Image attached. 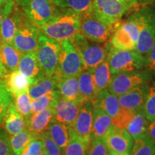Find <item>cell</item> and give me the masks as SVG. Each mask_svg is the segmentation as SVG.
I'll use <instances>...</instances> for the list:
<instances>
[{
	"instance_id": "6da1fadb",
	"label": "cell",
	"mask_w": 155,
	"mask_h": 155,
	"mask_svg": "<svg viewBox=\"0 0 155 155\" xmlns=\"http://www.w3.org/2000/svg\"><path fill=\"white\" fill-rule=\"evenodd\" d=\"M81 18L71 12L57 13L49 22L39 27L40 32L58 42L72 40L80 33Z\"/></svg>"
},
{
	"instance_id": "7a4b0ae2",
	"label": "cell",
	"mask_w": 155,
	"mask_h": 155,
	"mask_svg": "<svg viewBox=\"0 0 155 155\" xmlns=\"http://www.w3.org/2000/svg\"><path fill=\"white\" fill-rule=\"evenodd\" d=\"M112 75L121 72L141 71L147 68L148 59L136 50H124L111 46L107 58Z\"/></svg>"
},
{
	"instance_id": "3957f363",
	"label": "cell",
	"mask_w": 155,
	"mask_h": 155,
	"mask_svg": "<svg viewBox=\"0 0 155 155\" xmlns=\"http://www.w3.org/2000/svg\"><path fill=\"white\" fill-rule=\"evenodd\" d=\"M84 70L81 54L71 40L60 42L58 67L55 75L58 78L78 76Z\"/></svg>"
},
{
	"instance_id": "277c9868",
	"label": "cell",
	"mask_w": 155,
	"mask_h": 155,
	"mask_svg": "<svg viewBox=\"0 0 155 155\" xmlns=\"http://www.w3.org/2000/svg\"><path fill=\"white\" fill-rule=\"evenodd\" d=\"M71 41L74 43L81 54L84 69H94L105 61L111 48L109 44L90 41L81 32Z\"/></svg>"
},
{
	"instance_id": "5b68a950",
	"label": "cell",
	"mask_w": 155,
	"mask_h": 155,
	"mask_svg": "<svg viewBox=\"0 0 155 155\" xmlns=\"http://www.w3.org/2000/svg\"><path fill=\"white\" fill-rule=\"evenodd\" d=\"M136 15L139 19L140 32L135 50L147 57L155 40V7H143Z\"/></svg>"
},
{
	"instance_id": "8992f818",
	"label": "cell",
	"mask_w": 155,
	"mask_h": 155,
	"mask_svg": "<svg viewBox=\"0 0 155 155\" xmlns=\"http://www.w3.org/2000/svg\"><path fill=\"white\" fill-rule=\"evenodd\" d=\"M19 7L28 20L37 27L49 22L58 13L49 0H17Z\"/></svg>"
},
{
	"instance_id": "52a82bcc",
	"label": "cell",
	"mask_w": 155,
	"mask_h": 155,
	"mask_svg": "<svg viewBox=\"0 0 155 155\" xmlns=\"http://www.w3.org/2000/svg\"><path fill=\"white\" fill-rule=\"evenodd\" d=\"M59 51L60 42L48 38L40 32L35 52L44 75H55L58 67Z\"/></svg>"
},
{
	"instance_id": "ba28073f",
	"label": "cell",
	"mask_w": 155,
	"mask_h": 155,
	"mask_svg": "<svg viewBox=\"0 0 155 155\" xmlns=\"http://www.w3.org/2000/svg\"><path fill=\"white\" fill-rule=\"evenodd\" d=\"M150 79V74L144 71L118 73L111 76L107 89L112 94L119 97L136 87L147 84Z\"/></svg>"
},
{
	"instance_id": "9c48e42d",
	"label": "cell",
	"mask_w": 155,
	"mask_h": 155,
	"mask_svg": "<svg viewBox=\"0 0 155 155\" xmlns=\"http://www.w3.org/2000/svg\"><path fill=\"white\" fill-rule=\"evenodd\" d=\"M129 9L122 0H94L92 12L115 30L116 24Z\"/></svg>"
},
{
	"instance_id": "30bf717a",
	"label": "cell",
	"mask_w": 155,
	"mask_h": 155,
	"mask_svg": "<svg viewBox=\"0 0 155 155\" xmlns=\"http://www.w3.org/2000/svg\"><path fill=\"white\" fill-rule=\"evenodd\" d=\"M26 19L14 0L7 1L4 9L3 19L0 28V42L12 44L17 30Z\"/></svg>"
},
{
	"instance_id": "8fae6325",
	"label": "cell",
	"mask_w": 155,
	"mask_h": 155,
	"mask_svg": "<svg viewBox=\"0 0 155 155\" xmlns=\"http://www.w3.org/2000/svg\"><path fill=\"white\" fill-rule=\"evenodd\" d=\"M114 30L113 27L104 22L93 12L81 18L80 32L91 42L105 43Z\"/></svg>"
},
{
	"instance_id": "7c38bea8",
	"label": "cell",
	"mask_w": 155,
	"mask_h": 155,
	"mask_svg": "<svg viewBox=\"0 0 155 155\" xmlns=\"http://www.w3.org/2000/svg\"><path fill=\"white\" fill-rule=\"evenodd\" d=\"M40 34L38 27L26 19L17 30L12 45L22 54L35 52L38 48Z\"/></svg>"
},
{
	"instance_id": "4fadbf2b",
	"label": "cell",
	"mask_w": 155,
	"mask_h": 155,
	"mask_svg": "<svg viewBox=\"0 0 155 155\" xmlns=\"http://www.w3.org/2000/svg\"><path fill=\"white\" fill-rule=\"evenodd\" d=\"M110 154H129L133 139L125 129L114 127L103 138Z\"/></svg>"
},
{
	"instance_id": "5bb4252c",
	"label": "cell",
	"mask_w": 155,
	"mask_h": 155,
	"mask_svg": "<svg viewBox=\"0 0 155 155\" xmlns=\"http://www.w3.org/2000/svg\"><path fill=\"white\" fill-rule=\"evenodd\" d=\"M94 108V104L91 101L83 102L72 127L75 134L88 144L91 137Z\"/></svg>"
},
{
	"instance_id": "9a60e30c",
	"label": "cell",
	"mask_w": 155,
	"mask_h": 155,
	"mask_svg": "<svg viewBox=\"0 0 155 155\" xmlns=\"http://www.w3.org/2000/svg\"><path fill=\"white\" fill-rule=\"evenodd\" d=\"M83 102L84 101H70L61 98L55 106L54 119L69 127H73Z\"/></svg>"
},
{
	"instance_id": "2e32d148",
	"label": "cell",
	"mask_w": 155,
	"mask_h": 155,
	"mask_svg": "<svg viewBox=\"0 0 155 155\" xmlns=\"http://www.w3.org/2000/svg\"><path fill=\"white\" fill-rule=\"evenodd\" d=\"M150 84H144L131 89L126 94L118 97L121 108L136 111L144 108Z\"/></svg>"
},
{
	"instance_id": "e0dca14e",
	"label": "cell",
	"mask_w": 155,
	"mask_h": 155,
	"mask_svg": "<svg viewBox=\"0 0 155 155\" xmlns=\"http://www.w3.org/2000/svg\"><path fill=\"white\" fill-rule=\"evenodd\" d=\"M55 108H48L43 111L33 114L25 121L26 128L31 132L40 135L48 130L50 124L54 119Z\"/></svg>"
},
{
	"instance_id": "ac0fdd59",
	"label": "cell",
	"mask_w": 155,
	"mask_h": 155,
	"mask_svg": "<svg viewBox=\"0 0 155 155\" xmlns=\"http://www.w3.org/2000/svg\"><path fill=\"white\" fill-rule=\"evenodd\" d=\"M2 79L7 91L14 98L22 93L28 91L29 87L32 85V81L19 72L18 69L7 73Z\"/></svg>"
},
{
	"instance_id": "d6986e66",
	"label": "cell",
	"mask_w": 155,
	"mask_h": 155,
	"mask_svg": "<svg viewBox=\"0 0 155 155\" xmlns=\"http://www.w3.org/2000/svg\"><path fill=\"white\" fill-rule=\"evenodd\" d=\"M17 69L22 74L30 79L32 84H34L35 82L40 78L44 76L39 64L35 51L22 54Z\"/></svg>"
},
{
	"instance_id": "ffe728a7",
	"label": "cell",
	"mask_w": 155,
	"mask_h": 155,
	"mask_svg": "<svg viewBox=\"0 0 155 155\" xmlns=\"http://www.w3.org/2000/svg\"><path fill=\"white\" fill-rule=\"evenodd\" d=\"M114 128L112 118L99 108L94 107L93 111L92 131L91 138L103 139Z\"/></svg>"
},
{
	"instance_id": "44dd1931",
	"label": "cell",
	"mask_w": 155,
	"mask_h": 155,
	"mask_svg": "<svg viewBox=\"0 0 155 155\" xmlns=\"http://www.w3.org/2000/svg\"><path fill=\"white\" fill-rule=\"evenodd\" d=\"M94 107L99 108L111 118H114L121 110L119 98L112 94L107 88L100 91L92 101Z\"/></svg>"
},
{
	"instance_id": "7402d4cb",
	"label": "cell",
	"mask_w": 155,
	"mask_h": 155,
	"mask_svg": "<svg viewBox=\"0 0 155 155\" xmlns=\"http://www.w3.org/2000/svg\"><path fill=\"white\" fill-rule=\"evenodd\" d=\"M2 122L6 132L10 135L16 134L26 129L24 118L17 111L15 104L12 102L8 106Z\"/></svg>"
},
{
	"instance_id": "603a6c76",
	"label": "cell",
	"mask_w": 155,
	"mask_h": 155,
	"mask_svg": "<svg viewBox=\"0 0 155 155\" xmlns=\"http://www.w3.org/2000/svg\"><path fill=\"white\" fill-rule=\"evenodd\" d=\"M58 91L61 98L70 101H84L80 96L78 77L72 76L58 78Z\"/></svg>"
},
{
	"instance_id": "cb8c5ba5",
	"label": "cell",
	"mask_w": 155,
	"mask_h": 155,
	"mask_svg": "<svg viewBox=\"0 0 155 155\" xmlns=\"http://www.w3.org/2000/svg\"><path fill=\"white\" fill-rule=\"evenodd\" d=\"M94 0H53L55 6L63 10L71 12L81 18L92 12Z\"/></svg>"
},
{
	"instance_id": "d4e9b609",
	"label": "cell",
	"mask_w": 155,
	"mask_h": 155,
	"mask_svg": "<svg viewBox=\"0 0 155 155\" xmlns=\"http://www.w3.org/2000/svg\"><path fill=\"white\" fill-rule=\"evenodd\" d=\"M149 124L150 121L145 116L144 109L142 108L134 111L125 130L131 136L132 139H136L147 134Z\"/></svg>"
},
{
	"instance_id": "484cf974",
	"label": "cell",
	"mask_w": 155,
	"mask_h": 155,
	"mask_svg": "<svg viewBox=\"0 0 155 155\" xmlns=\"http://www.w3.org/2000/svg\"><path fill=\"white\" fill-rule=\"evenodd\" d=\"M94 69H84L78 75L80 96L84 101H93L98 94L93 78Z\"/></svg>"
},
{
	"instance_id": "4316f807",
	"label": "cell",
	"mask_w": 155,
	"mask_h": 155,
	"mask_svg": "<svg viewBox=\"0 0 155 155\" xmlns=\"http://www.w3.org/2000/svg\"><path fill=\"white\" fill-rule=\"evenodd\" d=\"M70 127L55 119H53L48 127V134L61 150H64L71 138Z\"/></svg>"
},
{
	"instance_id": "83f0119b",
	"label": "cell",
	"mask_w": 155,
	"mask_h": 155,
	"mask_svg": "<svg viewBox=\"0 0 155 155\" xmlns=\"http://www.w3.org/2000/svg\"><path fill=\"white\" fill-rule=\"evenodd\" d=\"M22 55L12 44L2 43L0 45V60L7 72L17 69Z\"/></svg>"
},
{
	"instance_id": "f1b7e54d",
	"label": "cell",
	"mask_w": 155,
	"mask_h": 155,
	"mask_svg": "<svg viewBox=\"0 0 155 155\" xmlns=\"http://www.w3.org/2000/svg\"><path fill=\"white\" fill-rule=\"evenodd\" d=\"M111 46L119 50H135L137 44L126 31L119 25L111 36Z\"/></svg>"
},
{
	"instance_id": "f546056e",
	"label": "cell",
	"mask_w": 155,
	"mask_h": 155,
	"mask_svg": "<svg viewBox=\"0 0 155 155\" xmlns=\"http://www.w3.org/2000/svg\"><path fill=\"white\" fill-rule=\"evenodd\" d=\"M93 78L98 92L108 88L111 81V75L107 60L106 59L94 69Z\"/></svg>"
},
{
	"instance_id": "4dcf8cb0",
	"label": "cell",
	"mask_w": 155,
	"mask_h": 155,
	"mask_svg": "<svg viewBox=\"0 0 155 155\" xmlns=\"http://www.w3.org/2000/svg\"><path fill=\"white\" fill-rule=\"evenodd\" d=\"M37 136L38 135L25 129L21 132L9 137L10 147L14 155H20L30 141Z\"/></svg>"
},
{
	"instance_id": "1f68e13d",
	"label": "cell",
	"mask_w": 155,
	"mask_h": 155,
	"mask_svg": "<svg viewBox=\"0 0 155 155\" xmlns=\"http://www.w3.org/2000/svg\"><path fill=\"white\" fill-rule=\"evenodd\" d=\"M61 98L58 90L50 92L47 94L32 100V113L36 114L47 109L48 108H55L58 101Z\"/></svg>"
},
{
	"instance_id": "d6a6232c",
	"label": "cell",
	"mask_w": 155,
	"mask_h": 155,
	"mask_svg": "<svg viewBox=\"0 0 155 155\" xmlns=\"http://www.w3.org/2000/svg\"><path fill=\"white\" fill-rule=\"evenodd\" d=\"M130 155H155V142L149 136L134 139Z\"/></svg>"
},
{
	"instance_id": "836d02e7",
	"label": "cell",
	"mask_w": 155,
	"mask_h": 155,
	"mask_svg": "<svg viewBox=\"0 0 155 155\" xmlns=\"http://www.w3.org/2000/svg\"><path fill=\"white\" fill-rule=\"evenodd\" d=\"M70 132L71 138L63 150L64 155H86L88 144L75 134L72 127H70Z\"/></svg>"
},
{
	"instance_id": "e575fe53",
	"label": "cell",
	"mask_w": 155,
	"mask_h": 155,
	"mask_svg": "<svg viewBox=\"0 0 155 155\" xmlns=\"http://www.w3.org/2000/svg\"><path fill=\"white\" fill-rule=\"evenodd\" d=\"M14 104L17 111L24 118L25 121L29 119L32 114V99L29 96L28 91H25L15 97Z\"/></svg>"
},
{
	"instance_id": "d590c367",
	"label": "cell",
	"mask_w": 155,
	"mask_h": 155,
	"mask_svg": "<svg viewBox=\"0 0 155 155\" xmlns=\"http://www.w3.org/2000/svg\"><path fill=\"white\" fill-rule=\"evenodd\" d=\"M143 109L147 120L150 122L154 121L155 119V82L150 85Z\"/></svg>"
},
{
	"instance_id": "8d00e7d4",
	"label": "cell",
	"mask_w": 155,
	"mask_h": 155,
	"mask_svg": "<svg viewBox=\"0 0 155 155\" xmlns=\"http://www.w3.org/2000/svg\"><path fill=\"white\" fill-rule=\"evenodd\" d=\"M12 102V96L6 88L3 80L0 78V123L2 122L9 104Z\"/></svg>"
},
{
	"instance_id": "74e56055",
	"label": "cell",
	"mask_w": 155,
	"mask_h": 155,
	"mask_svg": "<svg viewBox=\"0 0 155 155\" xmlns=\"http://www.w3.org/2000/svg\"><path fill=\"white\" fill-rule=\"evenodd\" d=\"M86 155H110V154L103 139L91 138L87 147Z\"/></svg>"
},
{
	"instance_id": "f35d334b",
	"label": "cell",
	"mask_w": 155,
	"mask_h": 155,
	"mask_svg": "<svg viewBox=\"0 0 155 155\" xmlns=\"http://www.w3.org/2000/svg\"><path fill=\"white\" fill-rule=\"evenodd\" d=\"M134 114V111L121 108L119 113L115 117L112 118V123H113L114 127L119 128V129H125L128 123L132 118Z\"/></svg>"
},
{
	"instance_id": "ab89813d",
	"label": "cell",
	"mask_w": 155,
	"mask_h": 155,
	"mask_svg": "<svg viewBox=\"0 0 155 155\" xmlns=\"http://www.w3.org/2000/svg\"><path fill=\"white\" fill-rule=\"evenodd\" d=\"M40 139L43 141L44 147L50 155H62L61 149L55 144L48 134V131L40 134Z\"/></svg>"
},
{
	"instance_id": "60d3db41",
	"label": "cell",
	"mask_w": 155,
	"mask_h": 155,
	"mask_svg": "<svg viewBox=\"0 0 155 155\" xmlns=\"http://www.w3.org/2000/svg\"><path fill=\"white\" fill-rule=\"evenodd\" d=\"M45 149L43 141L40 135L37 136L27 146L20 155H40Z\"/></svg>"
},
{
	"instance_id": "b9f144b4",
	"label": "cell",
	"mask_w": 155,
	"mask_h": 155,
	"mask_svg": "<svg viewBox=\"0 0 155 155\" xmlns=\"http://www.w3.org/2000/svg\"><path fill=\"white\" fill-rule=\"evenodd\" d=\"M0 155H14L10 147L9 136L3 129H0Z\"/></svg>"
},
{
	"instance_id": "7bdbcfd3",
	"label": "cell",
	"mask_w": 155,
	"mask_h": 155,
	"mask_svg": "<svg viewBox=\"0 0 155 155\" xmlns=\"http://www.w3.org/2000/svg\"><path fill=\"white\" fill-rule=\"evenodd\" d=\"M147 59H148L147 68L150 70L151 74L155 77V40L147 56Z\"/></svg>"
},
{
	"instance_id": "ee69618b",
	"label": "cell",
	"mask_w": 155,
	"mask_h": 155,
	"mask_svg": "<svg viewBox=\"0 0 155 155\" xmlns=\"http://www.w3.org/2000/svg\"><path fill=\"white\" fill-rule=\"evenodd\" d=\"M147 135L149 137L155 142V119L154 121L150 122L148 129H147Z\"/></svg>"
},
{
	"instance_id": "f6af8a7d",
	"label": "cell",
	"mask_w": 155,
	"mask_h": 155,
	"mask_svg": "<svg viewBox=\"0 0 155 155\" xmlns=\"http://www.w3.org/2000/svg\"><path fill=\"white\" fill-rule=\"evenodd\" d=\"M137 4L143 7H148L155 5V0H137Z\"/></svg>"
},
{
	"instance_id": "bcb514c9",
	"label": "cell",
	"mask_w": 155,
	"mask_h": 155,
	"mask_svg": "<svg viewBox=\"0 0 155 155\" xmlns=\"http://www.w3.org/2000/svg\"><path fill=\"white\" fill-rule=\"evenodd\" d=\"M8 1H9V0H8ZM7 2H0V28H1L2 22V19H3L4 9H5V4L7 3Z\"/></svg>"
},
{
	"instance_id": "7dc6e473",
	"label": "cell",
	"mask_w": 155,
	"mask_h": 155,
	"mask_svg": "<svg viewBox=\"0 0 155 155\" xmlns=\"http://www.w3.org/2000/svg\"><path fill=\"white\" fill-rule=\"evenodd\" d=\"M7 73V71L6 70L5 66L3 65L2 63L1 60H0V78H3L5 75Z\"/></svg>"
},
{
	"instance_id": "c3c4849f",
	"label": "cell",
	"mask_w": 155,
	"mask_h": 155,
	"mask_svg": "<svg viewBox=\"0 0 155 155\" xmlns=\"http://www.w3.org/2000/svg\"><path fill=\"white\" fill-rule=\"evenodd\" d=\"M122 1L124 2L130 8H131L133 6L137 5V0H122Z\"/></svg>"
},
{
	"instance_id": "681fc988",
	"label": "cell",
	"mask_w": 155,
	"mask_h": 155,
	"mask_svg": "<svg viewBox=\"0 0 155 155\" xmlns=\"http://www.w3.org/2000/svg\"><path fill=\"white\" fill-rule=\"evenodd\" d=\"M40 155H50L49 154H48V152H47V151H46L45 150V149H44V150H43V151H42V153H41V154H40Z\"/></svg>"
},
{
	"instance_id": "f907efd6",
	"label": "cell",
	"mask_w": 155,
	"mask_h": 155,
	"mask_svg": "<svg viewBox=\"0 0 155 155\" xmlns=\"http://www.w3.org/2000/svg\"><path fill=\"white\" fill-rule=\"evenodd\" d=\"M110 155H130L129 154H110Z\"/></svg>"
},
{
	"instance_id": "816d5d0a",
	"label": "cell",
	"mask_w": 155,
	"mask_h": 155,
	"mask_svg": "<svg viewBox=\"0 0 155 155\" xmlns=\"http://www.w3.org/2000/svg\"><path fill=\"white\" fill-rule=\"evenodd\" d=\"M8 1V0H0V2H5Z\"/></svg>"
},
{
	"instance_id": "f5cc1de1",
	"label": "cell",
	"mask_w": 155,
	"mask_h": 155,
	"mask_svg": "<svg viewBox=\"0 0 155 155\" xmlns=\"http://www.w3.org/2000/svg\"><path fill=\"white\" fill-rule=\"evenodd\" d=\"M49 1H50V2H51L53 3V0H49Z\"/></svg>"
},
{
	"instance_id": "db71d44e",
	"label": "cell",
	"mask_w": 155,
	"mask_h": 155,
	"mask_svg": "<svg viewBox=\"0 0 155 155\" xmlns=\"http://www.w3.org/2000/svg\"><path fill=\"white\" fill-rule=\"evenodd\" d=\"M0 45H1V43H0Z\"/></svg>"
}]
</instances>
